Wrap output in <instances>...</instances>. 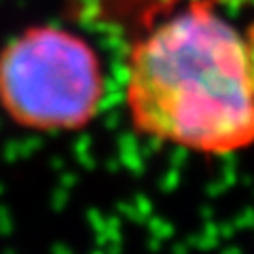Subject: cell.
<instances>
[{"label":"cell","instance_id":"6da1fadb","mask_svg":"<svg viewBox=\"0 0 254 254\" xmlns=\"http://www.w3.org/2000/svg\"><path fill=\"white\" fill-rule=\"evenodd\" d=\"M125 100L133 127L199 155L254 144V21L190 2L133 43Z\"/></svg>","mask_w":254,"mask_h":254},{"label":"cell","instance_id":"7a4b0ae2","mask_svg":"<svg viewBox=\"0 0 254 254\" xmlns=\"http://www.w3.org/2000/svg\"><path fill=\"white\" fill-rule=\"evenodd\" d=\"M104 70L83 36L36 26L0 51V106L13 121L38 131L78 129L104 100Z\"/></svg>","mask_w":254,"mask_h":254}]
</instances>
